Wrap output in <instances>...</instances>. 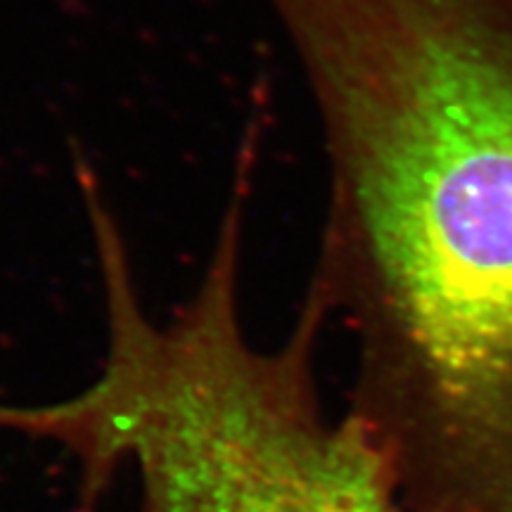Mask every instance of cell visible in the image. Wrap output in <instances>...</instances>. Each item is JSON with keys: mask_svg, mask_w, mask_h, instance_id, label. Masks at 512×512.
Returning a JSON list of instances; mask_svg holds the SVG:
<instances>
[{"mask_svg": "<svg viewBox=\"0 0 512 512\" xmlns=\"http://www.w3.org/2000/svg\"><path fill=\"white\" fill-rule=\"evenodd\" d=\"M320 121L311 287L356 392L430 437L512 446V0H264Z\"/></svg>", "mask_w": 512, "mask_h": 512, "instance_id": "1", "label": "cell"}, {"mask_svg": "<svg viewBox=\"0 0 512 512\" xmlns=\"http://www.w3.org/2000/svg\"><path fill=\"white\" fill-rule=\"evenodd\" d=\"M256 159L238 150L200 285L166 320L145 309L100 178H81L105 309L100 373L69 399L0 403V430L79 463L81 510L131 467L143 512H408L366 427L323 413L313 354L330 320L325 299L309 287L278 349L249 342L240 259Z\"/></svg>", "mask_w": 512, "mask_h": 512, "instance_id": "2", "label": "cell"}]
</instances>
